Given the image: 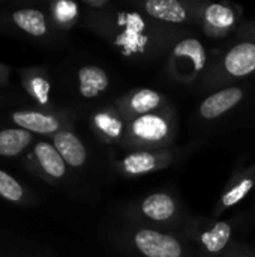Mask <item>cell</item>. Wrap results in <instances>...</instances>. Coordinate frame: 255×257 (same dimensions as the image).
I'll use <instances>...</instances> for the list:
<instances>
[{
  "label": "cell",
  "instance_id": "52a82bcc",
  "mask_svg": "<svg viewBox=\"0 0 255 257\" xmlns=\"http://www.w3.org/2000/svg\"><path fill=\"white\" fill-rule=\"evenodd\" d=\"M234 221L198 220L189 221L186 235L194 244L195 257H222L234 244Z\"/></svg>",
  "mask_w": 255,
  "mask_h": 257
},
{
  "label": "cell",
  "instance_id": "cb8c5ba5",
  "mask_svg": "<svg viewBox=\"0 0 255 257\" xmlns=\"http://www.w3.org/2000/svg\"><path fill=\"white\" fill-rule=\"evenodd\" d=\"M222 257H255V251L234 242Z\"/></svg>",
  "mask_w": 255,
  "mask_h": 257
},
{
  "label": "cell",
  "instance_id": "7402d4cb",
  "mask_svg": "<svg viewBox=\"0 0 255 257\" xmlns=\"http://www.w3.org/2000/svg\"><path fill=\"white\" fill-rule=\"evenodd\" d=\"M77 6L74 3H60L57 9V17L62 24H72L77 17Z\"/></svg>",
  "mask_w": 255,
  "mask_h": 257
},
{
  "label": "cell",
  "instance_id": "7a4b0ae2",
  "mask_svg": "<svg viewBox=\"0 0 255 257\" xmlns=\"http://www.w3.org/2000/svg\"><path fill=\"white\" fill-rule=\"evenodd\" d=\"M252 75H255V39L237 35L236 42L213 54L209 68L198 81V89L212 93L239 84Z\"/></svg>",
  "mask_w": 255,
  "mask_h": 257
},
{
  "label": "cell",
  "instance_id": "603a6c76",
  "mask_svg": "<svg viewBox=\"0 0 255 257\" xmlns=\"http://www.w3.org/2000/svg\"><path fill=\"white\" fill-rule=\"evenodd\" d=\"M83 5L92 9V12H98V14L107 12L108 9L113 8V3L110 0H84Z\"/></svg>",
  "mask_w": 255,
  "mask_h": 257
},
{
  "label": "cell",
  "instance_id": "6da1fadb",
  "mask_svg": "<svg viewBox=\"0 0 255 257\" xmlns=\"http://www.w3.org/2000/svg\"><path fill=\"white\" fill-rule=\"evenodd\" d=\"M98 27L102 36L123 56L134 60H152L165 51L183 35L180 29L161 24L132 9L116 6L99 14Z\"/></svg>",
  "mask_w": 255,
  "mask_h": 257
},
{
  "label": "cell",
  "instance_id": "9a60e30c",
  "mask_svg": "<svg viewBox=\"0 0 255 257\" xmlns=\"http://www.w3.org/2000/svg\"><path fill=\"white\" fill-rule=\"evenodd\" d=\"M53 145L69 167L80 169L87 161V149L81 139L71 130H62L53 136Z\"/></svg>",
  "mask_w": 255,
  "mask_h": 257
},
{
  "label": "cell",
  "instance_id": "e0dca14e",
  "mask_svg": "<svg viewBox=\"0 0 255 257\" xmlns=\"http://www.w3.org/2000/svg\"><path fill=\"white\" fill-rule=\"evenodd\" d=\"M12 120L23 130L38 134H57L62 131V122L57 116L38 113V111H17L12 114Z\"/></svg>",
  "mask_w": 255,
  "mask_h": 257
},
{
  "label": "cell",
  "instance_id": "484cf974",
  "mask_svg": "<svg viewBox=\"0 0 255 257\" xmlns=\"http://www.w3.org/2000/svg\"><path fill=\"white\" fill-rule=\"evenodd\" d=\"M252 23H254V24H255V21H252Z\"/></svg>",
  "mask_w": 255,
  "mask_h": 257
},
{
  "label": "cell",
  "instance_id": "ac0fdd59",
  "mask_svg": "<svg viewBox=\"0 0 255 257\" xmlns=\"http://www.w3.org/2000/svg\"><path fill=\"white\" fill-rule=\"evenodd\" d=\"M35 155L41 169L53 179H62L66 175V163L54 148L47 142H39L35 146Z\"/></svg>",
  "mask_w": 255,
  "mask_h": 257
},
{
  "label": "cell",
  "instance_id": "5bb4252c",
  "mask_svg": "<svg viewBox=\"0 0 255 257\" xmlns=\"http://www.w3.org/2000/svg\"><path fill=\"white\" fill-rule=\"evenodd\" d=\"M90 125L101 142L120 148L126 133L128 120L111 102L93 113L90 117Z\"/></svg>",
  "mask_w": 255,
  "mask_h": 257
},
{
  "label": "cell",
  "instance_id": "d4e9b609",
  "mask_svg": "<svg viewBox=\"0 0 255 257\" xmlns=\"http://www.w3.org/2000/svg\"><path fill=\"white\" fill-rule=\"evenodd\" d=\"M237 35L239 36H248V38H252L255 39V24L252 21H248L245 24H242L237 30Z\"/></svg>",
  "mask_w": 255,
  "mask_h": 257
},
{
  "label": "cell",
  "instance_id": "5b68a950",
  "mask_svg": "<svg viewBox=\"0 0 255 257\" xmlns=\"http://www.w3.org/2000/svg\"><path fill=\"white\" fill-rule=\"evenodd\" d=\"M123 244L137 257H195L186 232H167L132 224L123 235Z\"/></svg>",
  "mask_w": 255,
  "mask_h": 257
},
{
  "label": "cell",
  "instance_id": "4fadbf2b",
  "mask_svg": "<svg viewBox=\"0 0 255 257\" xmlns=\"http://www.w3.org/2000/svg\"><path fill=\"white\" fill-rule=\"evenodd\" d=\"M252 191H255V164L242 167L231 175L213 206L212 218L219 220L222 214L239 205Z\"/></svg>",
  "mask_w": 255,
  "mask_h": 257
},
{
  "label": "cell",
  "instance_id": "3957f363",
  "mask_svg": "<svg viewBox=\"0 0 255 257\" xmlns=\"http://www.w3.org/2000/svg\"><path fill=\"white\" fill-rule=\"evenodd\" d=\"M123 214L131 224L167 232H185L189 224L179 197L165 190L155 191L129 203Z\"/></svg>",
  "mask_w": 255,
  "mask_h": 257
},
{
  "label": "cell",
  "instance_id": "8fae6325",
  "mask_svg": "<svg viewBox=\"0 0 255 257\" xmlns=\"http://www.w3.org/2000/svg\"><path fill=\"white\" fill-rule=\"evenodd\" d=\"M251 92L249 84H233L209 93L198 105L197 114L203 122H215L227 117L236 111L248 98Z\"/></svg>",
  "mask_w": 255,
  "mask_h": 257
},
{
  "label": "cell",
  "instance_id": "ba28073f",
  "mask_svg": "<svg viewBox=\"0 0 255 257\" xmlns=\"http://www.w3.org/2000/svg\"><path fill=\"white\" fill-rule=\"evenodd\" d=\"M128 6L170 27L198 26V0H137Z\"/></svg>",
  "mask_w": 255,
  "mask_h": 257
},
{
  "label": "cell",
  "instance_id": "277c9868",
  "mask_svg": "<svg viewBox=\"0 0 255 257\" xmlns=\"http://www.w3.org/2000/svg\"><path fill=\"white\" fill-rule=\"evenodd\" d=\"M177 133V111L173 104H168L162 110L129 120L120 149L132 152L173 148Z\"/></svg>",
  "mask_w": 255,
  "mask_h": 257
},
{
  "label": "cell",
  "instance_id": "9c48e42d",
  "mask_svg": "<svg viewBox=\"0 0 255 257\" xmlns=\"http://www.w3.org/2000/svg\"><path fill=\"white\" fill-rule=\"evenodd\" d=\"M182 155L183 151L174 146L156 151H132L114 161V170L123 178L137 179L176 164Z\"/></svg>",
  "mask_w": 255,
  "mask_h": 257
},
{
  "label": "cell",
  "instance_id": "ffe728a7",
  "mask_svg": "<svg viewBox=\"0 0 255 257\" xmlns=\"http://www.w3.org/2000/svg\"><path fill=\"white\" fill-rule=\"evenodd\" d=\"M14 23L32 36H44L47 33V18L36 9H18L12 15Z\"/></svg>",
  "mask_w": 255,
  "mask_h": 257
},
{
  "label": "cell",
  "instance_id": "2e32d148",
  "mask_svg": "<svg viewBox=\"0 0 255 257\" xmlns=\"http://www.w3.org/2000/svg\"><path fill=\"white\" fill-rule=\"evenodd\" d=\"M108 72L98 65H84L78 69V92L84 99H96L110 89Z\"/></svg>",
  "mask_w": 255,
  "mask_h": 257
},
{
  "label": "cell",
  "instance_id": "8992f818",
  "mask_svg": "<svg viewBox=\"0 0 255 257\" xmlns=\"http://www.w3.org/2000/svg\"><path fill=\"white\" fill-rule=\"evenodd\" d=\"M213 54L192 35H182L168 50L165 60L167 74L180 84H198L209 68Z\"/></svg>",
  "mask_w": 255,
  "mask_h": 257
},
{
  "label": "cell",
  "instance_id": "d6986e66",
  "mask_svg": "<svg viewBox=\"0 0 255 257\" xmlns=\"http://www.w3.org/2000/svg\"><path fill=\"white\" fill-rule=\"evenodd\" d=\"M32 142V134L23 128H11L0 131V155L15 157L23 152Z\"/></svg>",
  "mask_w": 255,
  "mask_h": 257
},
{
  "label": "cell",
  "instance_id": "7c38bea8",
  "mask_svg": "<svg viewBox=\"0 0 255 257\" xmlns=\"http://www.w3.org/2000/svg\"><path fill=\"white\" fill-rule=\"evenodd\" d=\"M113 104L122 113V116L129 122L137 117L146 116L149 113L162 110L170 102L168 96L159 90L149 87H135L126 93L117 96Z\"/></svg>",
  "mask_w": 255,
  "mask_h": 257
},
{
  "label": "cell",
  "instance_id": "44dd1931",
  "mask_svg": "<svg viewBox=\"0 0 255 257\" xmlns=\"http://www.w3.org/2000/svg\"><path fill=\"white\" fill-rule=\"evenodd\" d=\"M0 196L9 202H18L23 197L21 185L6 172L0 170Z\"/></svg>",
  "mask_w": 255,
  "mask_h": 257
},
{
  "label": "cell",
  "instance_id": "30bf717a",
  "mask_svg": "<svg viewBox=\"0 0 255 257\" xmlns=\"http://www.w3.org/2000/svg\"><path fill=\"white\" fill-rule=\"evenodd\" d=\"M243 8L231 2L198 0V26L212 39L230 36L240 27Z\"/></svg>",
  "mask_w": 255,
  "mask_h": 257
}]
</instances>
